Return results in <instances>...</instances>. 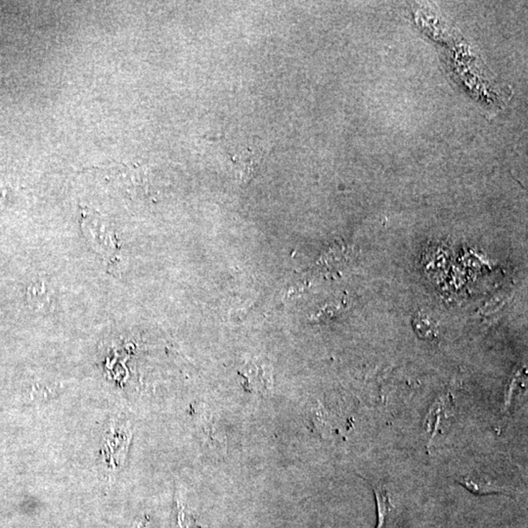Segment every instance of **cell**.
Wrapping results in <instances>:
<instances>
[{
    "label": "cell",
    "instance_id": "obj_5",
    "mask_svg": "<svg viewBox=\"0 0 528 528\" xmlns=\"http://www.w3.org/2000/svg\"><path fill=\"white\" fill-rule=\"evenodd\" d=\"M259 152L252 151L251 149L249 150L242 152L240 154L238 159H237V163L239 164L240 169L242 168L241 174L242 180L250 181L251 178V174L256 171L260 160H262V155Z\"/></svg>",
    "mask_w": 528,
    "mask_h": 528
},
{
    "label": "cell",
    "instance_id": "obj_3",
    "mask_svg": "<svg viewBox=\"0 0 528 528\" xmlns=\"http://www.w3.org/2000/svg\"><path fill=\"white\" fill-rule=\"evenodd\" d=\"M373 490L378 508L377 528H386V522H388L391 510H393V504H391L390 494H388V491L386 490L385 485L373 484Z\"/></svg>",
    "mask_w": 528,
    "mask_h": 528
},
{
    "label": "cell",
    "instance_id": "obj_1",
    "mask_svg": "<svg viewBox=\"0 0 528 528\" xmlns=\"http://www.w3.org/2000/svg\"><path fill=\"white\" fill-rule=\"evenodd\" d=\"M80 226L91 249L104 260L109 270H115L120 260L121 242L112 224L96 212L83 209Z\"/></svg>",
    "mask_w": 528,
    "mask_h": 528
},
{
    "label": "cell",
    "instance_id": "obj_2",
    "mask_svg": "<svg viewBox=\"0 0 528 528\" xmlns=\"http://www.w3.org/2000/svg\"><path fill=\"white\" fill-rule=\"evenodd\" d=\"M458 481L472 493L477 495L507 493L508 492V490L501 485L485 481L484 479H477V477H465Z\"/></svg>",
    "mask_w": 528,
    "mask_h": 528
},
{
    "label": "cell",
    "instance_id": "obj_4",
    "mask_svg": "<svg viewBox=\"0 0 528 528\" xmlns=\"http://www.w3.org/2000/svg\"><path fill=\"white\" fill-rule=\"evenodd\" d=\"M247 379H249L250 383L254 386L257 390L264 391L271 390V372L269 366L265 365V363L257 364V365H252L251 368L247 370Z\"/></svg>",
    "mask_w": 528,
    "mask_h": 528
},
{
    "label": "cell",
    "instance_id": "obj_6",
    "mask_svg": "<svg viewBox=\"0 0 528 528\" xmlns=\"http://www.w3.org/2000/svg\"><path fill=\"white\" fill-rule=\"evenodd\" d=\"M414 330L422 340H433L438 337V324L426 314L417 315L414 319Z\"/></svg>",
    "mask_w": 528,
    "mask_h": 528
}]
</instances>
